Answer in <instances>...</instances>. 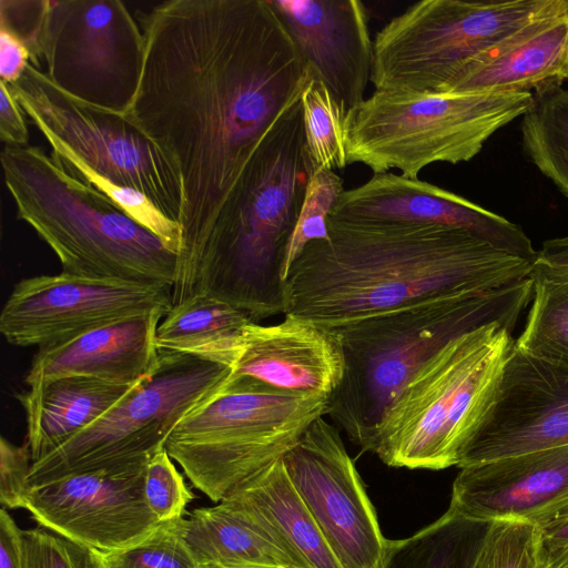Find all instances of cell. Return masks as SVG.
Instances as JSON below:
<instances>
[{
	"label": "cell",
	"instance_id": "1",
	"mask_svg": "<svg viewBox=\"0 0 568 568\" xmlns=\"http://www.w3.org/2000/svg\"><path fill=\"white\" fill-rule=\"evenodd\" d=\"M141 26L142 74L125 114L181 179L179 291L255 148L312 70L268 0H169Z\"/></svg>",
	"mask_w": 568,
	"mask_h": 568
},
{
	"label": "cell",
	"instance_id": "2",
	"mask_svg": "<svg viewBox=\"0 0 568 568\" xmlns=\"http://www.w3.org/2000/svg\"><path fill=\"white\" fill-rule=\"evenodd\" d=\"M531 263L438 225L327 217L285 276L284 315L336 328L425 301L519 283Z\"/></svg>",
	"mask_w": 568,
	"mask_h": 568
},
{
	"label": "cell",
	"instance_id": "3",
	"mask_svg": "<svg viewBox=\"0 0 568 568\" xmlns=\"http://www.w3.org/2000/svg\"><path fill=\"white\" fill-rule=\"evenodd\" d=\"M301 98L276 118L255 148L173 305L205 294L253 321L284 314L287 254L315 173Z\"/></svg>",
	"mask_w": 568,
	"mask_h": 568
},
{
	"label": "cell",
	"instance_id": "4",
	"mask_svg": "<svg viewBox=\"0 0 568 568\" xmlns=\"http://www.w3.org/2000/svg\"><path fill=\"white\" fill-rule=\"evenodd\" d=\"M531 297L528 277L499 290L425 301L333 328L345 369L329 396L327 415L365 450L384 412L424 362L469 329L493 322L515 327Z\"/></svg>",
	"mask_w": 568,
	"mask_h": 568
},
{
	"label": "cell",
	"instance_id": "5",
	"mask_svg": "<svg viewBox=\"0 0 568 568\" xmlns=\"http://www.w3.org/2000/svg\"><path fill=\"white\" fill-rule=\"evenodd\" d=\"M1 165L18 217L55 253L62 272L173 287L180 255L42 148L6 145Z\"/></svg>",
	"mask_w": 568,
	"mask_h": 568
},
{
	"label": "cell",
	"instance_id": "6",
	"mask_svg": "<svg viewBox=\"0 0 568 568\" xmlns=\"http://www.w3.org/2000/svg\"><path fill=\"white\" fill-rule=\"evenodd\" d=\"M513 329L493 322L443 345L398 392L365 450L392 467L457 466L494 402Z\"/></svg>",
	"mask_w": 568,
	"mask_h": 568
},
{
	"label": "cell",
	"instance_id": "7",
	"mask_svg": "<svg viewBox=\"0 0 568 568\" xmlns=\"http://www.w3.org/2000/svg\"><path fill=\"white\" fill-rule=\"evenodd\" d=\"M329 396L271 387L231 373L165 443L191 484L221 503L261 475L328 412Z\"/></svg>",
	"mask_w": 568,
	"mask_h": 568
},
{
	"label": "cell",
	"instance_id": "8",
	"mask_svg": "<svg viewBox=\"0 0 568 568\" xmlns=\"http://www.w3.org/2000/svg\"><path fill=\"white\" fill-rule=\"evenodd\" d=\"M531 102V92L374 91L345 114L347 164H364L374 174L396 169L417 179L433 163L467 162Z\"/></svg>",
	"mask_w": 568,
	"mask_h": 568
},
{
	"label": "cell",
	"instance_id": "9",
	"mask_svg": "<svg viewBox=\"0 0 568 568\" xmlns=\"http://www.w3.org/2000/svg\"><path fill=\"white\" fill-rule=\"evenodd\" d=\"M568 13V0H423L375 36V91L445 93L459 71L526 24Z\"/></svg>",
	"mask_w": 568,
	"mask_h": 568
},
{
	"label": "cell",
	"instance_id": "10",
	"mask_svg": "<svg viewBox=\"0 0 568 568\" xmlns=\"http://www.w3.org/2000/svg\"><path fill=\"white\" fill-rule=\"evenodd\" d=\"M232 369L160 352L152 373L93 424L32 464L29 488L63 477L149 462L178 424L211 397Z\"/></svg>",
	"mask_w": 568,
	"mask_h": 568
},
{
	"label": "cell",
	"instance_id": "11",
	"mask_svg": "<svg viewBox=\"0 0 568 568\" xmlns=\"http://www.w3.org/2000/svg\"><path fill=\"white\" fill-rule=\"evenodd\" d=\"M9 87L51 151L68 153L104 179L142 192L180 224L183 192L179 172L126 114L65 93L30 63Z\"/></svg>",
	"mask_w": 568,
	"mask_h": 568
},
{
	"label": "cell",
	"instance_id": "12",
	"mask_svg": "<svg viewBox=\"0 0 568 568\" xmlns=\"http://www.w3.org/2000/svg\"><path fill=\"white\" fill-rule=\"evenodd\" d=\"M144 48L142 29L120 0H47L30 64L65 93L125 114Z\"/></svg>",
	"mask_w": 568,
	"mask_h": 568
},
{
	"label": "cell",
	"instance_id": "13",
	"mask_svg": "<svg viewBox=\"0 0 568 568\" xmlns=\"http://www.w3.org/2000/svg\"><path fill=\"white\" fill-rule=\"evenodd\" d=\"M172 305L168 285L65 272L38 275L14 285L0 313V333L11 345L41 348Z\"/></svg>",
	"mask_w": 568,
	"mask_h": 568
},
{
	"label": "cell",
	"instance_id": "14",
	"mask_svg": "<svg viewBox=\"0 0 568 568\" xmlns=\"http://www.w3.org/2000/svg\"><path fill=\"white\" fill-rule=\"evenodd\" d=\"M342 568H377L386 538L339 432L317 418L282 458Z\"/></svg>",
	"mask_w": 568,
	"mask_h": 568
},
{
	"label": "cell",
	"instance_id": "15",
	"mask_svg": "<svg viewBox=\"0 0 568 568\" xmlns=\"http://www.w3.org/2000/svg\"><path fill=\"white\" fill-rule=\"evenodd\" d=\"M149 462L72 475L29 489L23 509L51 531L98 554L126 549L160 526L144 495Z\"/></svg>",
	"mask_w": 568,
	"mask_h": 568
},
{
	"label": "cell",
	"instance_id": "16",
	"mask_svg": "<svg viewBox=\"0 0 568 568\" xmlns=\"http://www.w3.org/2000/svg\"><path fill=\"white\" fill-rule=\"evenodd\" d=\"M568 445V364L514 346L457 467Z\"/></svg>",
	"mask_w": 568,
	"mask_h": 568
},
{
	"label": "cell",
	"instance_id": "17",
	"mask_svg": "<svg viewBox=\"0 0 568 568\" xmlns=\"http://www.w3.org/2000/svg\"><path fill=\"white\" fill-rule=\"evenodd\" d=\"M329 216L438 225L464 231L531 264L537 256L519 225L437 185L392 172L373 174L367 182L344 190Z\"/></svg>",
	"mask_w": 568,
	"mask_h": 568
},
{
	"label": "cell",
	"instance_id": "18",
	"mask_svg": "<svg viewBox=\"0 0 568 568\" xmlns=\"http://www.w3.org/2000/svg\"><path fill=\"white\" fill-rule=\"evenodd\" d=\"M296 49L344 111L359 104L371 82L374 40L358 0H268Z\"/></svg>",
	"mask_w": 568,
	"mask_h": 568
},
{
	"label": "cell",
	"instance_id": "19",
	"mask_svg": "<svg viewBox=\"0 0 568 568\" xmlns=\"http://www.w3.org/2000/svg\"><path fill=\"white\" fill-rule=\"evenodd\" d=\"M568 505V445L460 468L449 507L478 520L538 523Z\"/></svg>",
	"mask_w": 568,
	"mask_h": 568
},
{
	"label": "cell",
	"instance_id": "20",
	"mask_svg": "<svg viewBox=\"0 0 568 568\" xmlns=\"http://www.w3.org/2000/svg\"><path fill=\"white\" fill-rule=\"evenodd\" d=\"M344 369V353L333 328L285 315L277 324L245 326L232 372L281 390L331 396Z\"/></svg>",
	"mask_w": 568,
	"mask_h": 568
},
{
	"label": "cell",
	"instance_id": "21",
	"mask_svg": "<svg viewBox=\"0 0 568 568\" xmlns=\"http://www.w3.org/2000/svg\"><path fill=\"white\" fill-rule=\"evenodd\" d=\"M166 313L158 310L38 348L24 382L32 387L55 378L82 376L123 385L138 384L158 364L155 334Z\"/></svg>",
	"mask_w": 568,
	"mask_h": 568
},
{
	"label": "cell",
	"instance_id": "22",
	"mask_svg": "<svg viewBox=\"0 0 568 568\" xmlns=\"http://www.w3.org/2000/svg\"><path fill=\"white\" fill-rule=\"evenodd\" d=\"M568 13L526 24L485 53L470 60L445 93L530 92L566 79Z\"/></svg>",
	"mask_w": 568,
	"mask_h": 568
},
{
	"label": "cell",
	"instance_id": "23",
	"mask_svg": "<svg viewBox=\"0 0 568 568\" xmlns=\"http://www.w3.org/2000/svg\"><path fill=\"white\" fill-rule=\"evenodd\" d=\"M138 384L123 385L92 377L67 376L17 394L26 414V443L32 464L98 420Z\"/></svg>",
	"mask_w": 568,
	"mask_h": 568
},
{
	"label": "cell",
	"instance_id": "24",
	"mask_svg": "<svg viewBox=\"0 0 568 568\" xmlns=\"http://www.w3.org/2000/svg\"><path fill=\"white\" fill-rule=\"evenodd\" d=\"M219 504L266 527L308 568H342L282 459Z\"/></svg>",
	"mask_w": 568,
	"mask_h": 568
},
{
	"label": "cell",
	"instance_id": "25",
	"mask_svg": "<svg viewBox=\"0 0 568 568\" xmlns=\"http://www.w3.org/2000/svg\"><path fill=\"white\" fill-rule=\"evenodd\" d=\"M182 532L206 568H308L266 527L220 504L187 513Z\"/></svg>",
	"mask_w": 568,
	"mask_h": 568
},
{
	"label": "cell",
	"instance_id": "26",
	"mask_svg": "<svg viewBox=\"0 0 568 568\" xmlns=\"http://www.w3.org/2000/svg\"><path fill=\"white\" fill-rule=\"evenodd\" d=\"M254 322L235 306L205 294H193L172 305L155 334L160 352L197 357L233 369L244 328Z\"/></svg>",
	"mask_w": 568,
	"mask_h": 568
},
{
	"label": "cell",
	"instance_id": "27",
	"mask_svg": "<svg viewBox=\"0 0 568 568\" xmlns=\"http://www.w3.org/2000/svg\"><path fill=\"white\" fill-rule=\"evenodd\" d=\"M490 523L448 507L413 536L387 539L377 568H473Z\"/></svg>",
	"mask_w": 568,
	"mask_h": 568
},
{
	"label": "cell",
	"instance_id": "28",
	"mask_svg": "<svg viewBox=\"0 0 568 568\" xmlns=\"http://www.w3.org/2000/svg\"><path fill=\"white\" fill-rule=\"evenodd\" d=\"M521 136L532 163L568 199V90L561 80L535 89Z\"/></svg>",
	"mask_w": 568,
	"mask_h": 568
},
{
	"label": "cell",
	"instance_id": "29",
	"mask_svg": "<svg viewBox=\"0 0 568 568\" xmlns=\"http://www.w3.org/2000/svg\"><path fill=\"white\" fill-rule=\"evenodd\" d=\"M531 280L530 307L515 346L532 355L568 364V282Z\"/></svg>",
	"mask_w": 568,
	"mask_h": 568
},
{
	"label": "cell",
	"instance_id": "30",
	"mask_svg": "<svg viewBox=\"0 0 568 568\" xmlns=\"http://www.w3.org/2000/svg\"><path fill=\"white\" fill-rule=\"evenodd\" d=\"M301 101L306 146L315 172L344 169L348 165L343 134L346 112L313 70Z\"/></svg>",
	"mask_w": 568,
	"mask_h": 568
},
{
	"label": "cell",
	"instance_id": "31",
	"mask_svg": "<svg viewBox=\"0 0 568 568\" xmlns=\"http://www.w3.org/2000/svg\"><path fill=\"white\" fill-rule=\"evenodd\" d=\"M473 568H546L539 527L518 518L491 520Z\"/></svg>",
	"mask_w": 568,
	"mask_h": 568
},
{
	"label": "cell",
	"instance_id": "32",
	"mask_svg": "<svg viewBox=\"0 0 568 568\" xmlns=\"http://www.w3.org/2000/svg\"><path fill=\"white\" fill-rule=\"evenodd\" d=\"M182 518L161 523L143 541L99 554L102 568H206L183 538Z\"/></svg>",
	"mask_w": 568,
	"mask_h": 568
},
{
	"label": "cell",
	"instance_id": "33",
	"mask_svg": "<svg viewBox=\"0 0 568 568\" xmlns=\"http://www.w3.org/2000/svg\"><path fill=\"white\" fill-rule=\"evenodd\" d=\"M343 192V179L335 171L320 170L313 174L290 245L286 273L306 244L327 237V217Z\"/></svg>",
	"mask_w": 568,
	"mask_h": 568
},
{
	"label": "cell",
	"instance_id": "34",
	"mask_svg": "<svg viewBox=\"0 0 568 568\" xmlns=\"http://www.w3.org/2000/svg\"><path fill=\"white\" fill-rule=\"evenodd\" d=\"M22 568H102L100 555L42 526L21 531Z\"/></svg>",
	"mask_w": 568,
	"mask_h": 568
},
{
	"label": "cell",
	"instance_id": "35",
	"mask_svg": "<svg viewBox=\"0 0 568 568\" xmlns=\"http://www.w3.org/2000/svg\"><path fill=\"white\" fill-rule=\"evenodd\" d=\"M172 460L164 448L149 460L145 469V500L160 523L184 517L186 506L194 499Z\"/></svg>",
	"mask_w": 568,
	"mask_h": 568
},
{
	"label": "cell",
	"instance_id": "36",
	"mask_svg": "<svg viewBox=\"0 0 568 568\" xmlns=\"http://www.w3.org/2000/svg\"><path fill=\"white\" fill-rule=\"evenodd\" d=\"M31 466L27 443L18 446L3 436L0 438V503L3 508L23 509Z\"/></svg>",
	"mask_w": 568,
	"mask_h": 568
},
{
	"label": "cell",
	"instance_id": "37",
	"mask_svg": "<svg viewBox=\"0 0 568 568\" xmlns=\"http://www.w3.org/2000/svg\"><path fill=\"white\" fill-rule=\"evenodd\" d=\"M24 115L9 84L0 81V140L6 145H29V132Z\"/></svg>",
	"mask_w": 568,
	"mask_h": 568
},
{
	"label": "cell",
	"instance_id": "38",
	"mask_svg": "<svg viewBox=\"0 0 568 568\" xmlns=\"http://www.w3.org/2000/svg\"><path fill=\"white\" fill-rule=\"evenodd\" d=\"M530 277L568 282V235L542 243L531 264Z\"/></svg>",
	"mask_w": 568,
	"mask_h": 568
},
{
	"label": "cell",
	"instance_id": "39",
	"mask_svg": "<svg viewBox=\"0 0 568 568\" xmlns=\"http://www.w3.org/2000/svg\"><path fill=\"white\" fill-rule=\"evenodd\" d=\"M30 63L27 45L14 33L0 27V77L8 84L21 78Z\"/></svg>",
	"mask_w": 568,
	"mask_h": 568
},
{
	"label": "cell",
	"instance_id": "40",
	"mask_svg": "<svg viewBox=\"0 0 568 568\" xmlns=\"http://www.w3.org/2000/svg\"><path fill=\"white\" fill-rule=\"evenodd\" d=\"M21 531L6 508L0 510V568H22Z\"/></svg>",
	"mask_w": 568,
	"mask_h": 568
},
{
	"label": "cell",
	"instance_id": "41",
	"mask_svg": "<svg viewBox=\"0 0 568 568\" xmlns=\"http://www.w3.org/2000/svg\"><path fill=\"white\" fill-rule=\"evenodd\" d=\"M536 525L540 529L545 556L568 548V505Z\"/></svg>",
	"mask_w": 568,
	"mask_h": 568
},
{
	"label": "cell",
	"instance_id": "42",
	"mask_svg": "<svg viewBox=\"0 0 568 568\" xmlns=\"http://www.w3.org/2000/svg\"><path fill=\"white\" fill-rule=\"evenodd\" d=\"M566 79H568V71H567V74H566Z\"/></svg>",
	"mask_w": 568,
	"mask_h": 568
}]
</instances>
